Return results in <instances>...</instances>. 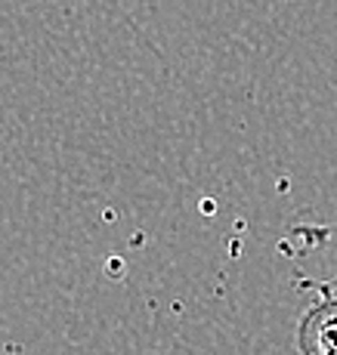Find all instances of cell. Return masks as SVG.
<instances>
[{
	"mask_svg": "<svg viewBox=\"0 0 337 355\" xmlns=\"http://www.w3.org/2000/svg\"><path fill=\"white\" fill-rule=\"evenodd\" d=\"M319 300L297 324L300 355H337V278L313 284Z\"/></svg>",
	"mask_w": 337,
	"mask_h": 355,
	"instance_id": "obj_1",
	"label": "cell"
},
{
	"mask_svg": "<svg viewBox=\"0 0 337 355\" xmlns=\"http://www.w3.org/2000/svg\"><path fill=\"white\" fill-rule=\"evenodd\" d=\"M149 355H198V352L189 349V346H183V343H176V346H170V349H164V352H149Z\"/></svg>",
	"mask_w": 337,
	"mask_h": 355,
	"instance_id": "obj_2",
	"label": "cell"
}]
</instances>
